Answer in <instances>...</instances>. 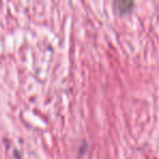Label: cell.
Wrapping results in <instances>:
<instances>
[{
  "label": "cell",
  "mask_w": 159,
  "mask_h": 159,
  "mask_svg": "<svg viewBox=\"0 0 159 159\" xmlns=\"http://www.w3.org/2000/svg\"><path fill=\"white\" fill-rule=\"evenodd\" d=\"M133 0H114L115 10L120 14H126L133 8Z\"/></svg>",
  "instance_id": "1"
}]
</instances>
